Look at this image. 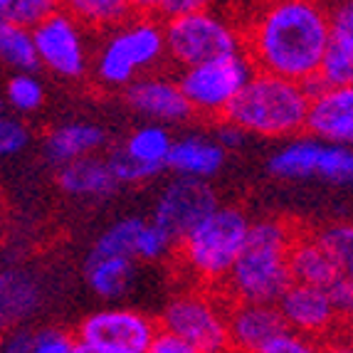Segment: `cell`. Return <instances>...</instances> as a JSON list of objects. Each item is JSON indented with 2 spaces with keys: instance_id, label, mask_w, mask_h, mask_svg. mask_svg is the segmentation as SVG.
Masks as SVG:
<instances>
[{
  "instance_id": "cell-1",
  "label": "cell",
  "mask_w": 353,
  "mask_h": 353,
  "mask_svg": "<svg viewBox=\"0 0 353 353\" xmlns=\"http://www.w3.org/2000/svg\"><path fill=\"white\" fill-rule=\"evenodd\" d=\"M242 28V52L254 72L309 84L331 42L329 8L312 0L259 6Z\"/></svg>"
},
{
  "instance_id": "cell-38",
  "label": "cell",
  "mask_w": 353,
  "mask_h": 353,
  "mask_svg": "<svg viewBox=\"0 0 353 353\" xmlns=\"http://www.w3.org/2000/svg\"><path fill=\"white\" fill-rule=\"evenodd\" d=\"M259 353H321V341H314V339L287 331Z\"/></svg>"
},
{
  "instance_id": "cell-36",
  "label": "cell",
  "mask_w": 353,
  "mask_h": 353,
  "mask_svg": "<svg viewBox=\"0 0 353 353\" xmlns=\"http://www.w3.org/2000/svg\"><path fill=\"white\" fill-rule=\"evenodd\" d=\"M329 20H331V40L353 52V0L331 6Z\"/></svg>"
},
{
  "instance_id": "cell-2",
  "label": "cell",
  "mask_w": 353,
  "mask_h": 353,
  "mask_svg": "<svg viewBox=\"0 0 353 353\" xmlns=\"http://www.w3.org/2000/svg\"><path fill=\"white\" fill-rule=\"evenodd\" d=\"M296 230L287 220L250 223L248 242L218 294L228 304H277L292 284L289 248Z\"/></svg>"
},
{
  "instance_id": "cell-32",
  "label": "cell",
  "mask_w": 353,
  "mask_h": 353,
  "mask_svg": "<svg viewBox=\"0 0 353 353\" xmlns=\"http://www.w3.org/2000/svg\"><path fill=\"white\" fill-rule=\"evenodd\" d=\"M316 240L334 254L341 265H346L353 254V223H334L321 230H314Z\"/></svg>"
},
{
  "instance_id": "cell-39",
  "label": "cell",
  "mask_w": 353,
  "mask_h": 353,
  "mask_svg": "<svg viewBox=\"0 0 353 353\" xmlns=\"http://www.w3.org/2000/svg\"><path fill=\"white\" fill-rule=\"evenodd\" d=\"M201 8H205V3H201V0H161V3H148V6H143V10H146L148 15L159 12V18H163V23H165V20L183 18V15H188V12L201 10Z\"/></svg>"
},
{
  "instance_id": "cell-26",
  "label": "cell",
  "mask_w": 353,
  "mask_h": 353,
  "mask_svg": "<svg viewBox=\"0 0 353 353\" xmlns=\"http://www.w3.org/2000/svg\"><path fill=\"white\" fill-rule=\"evenodd\" d=\"M0 62H6L18 74L20 72L32 74L40 67L35 54V42H32V32L0 20Z\"/></svg>"
},
{
  "instance_id": "cell-21",
  "label": "cell",
  "mask_w": 353,
  "mask_h": 353,
  "mask_svg": "<svg viewBox=\"0 0 353 353\" xmlns=\"http://www.w3.org/2000/svg\"><path fill=\"white\" fill-rule=\"evenodd\" d=\"M321 151V141L304 136V139H292L287 146H282L277 153H272L270 173L282 181H306L316 178V161Z\"/></svg>"
},
{
  "instance_id": "cell-20",
  "label": "cell",
  "mask_w": 353,
  "mask_h": 353,
  "mask_svg": "<svg viewBox=\"0 0 353 353\" xmlns=\"http://www.w3.org/2000/svg\"><path fill=\"white\" fill-rule=\"evenodd\" d=\"M57 183L65 193L77 198H109L119 188L117 178L106 165V159L99 156H89V159L62 165L57 173Z\"/></svg>"
},
{
  "instance_id": "cell-11",
  "label": "cell",
  "mask_w": 353,
  "mask_h": 353,
  "mask_svg": "<svg viewBox=\"0 0 353 353\" xmlns=\"http://www.w3.org/2000/svg\"><path fill=\"white\" fill-rule=\"evenodd\" d=\"M220 205L218 193L208 181L173 178L159 193L151 223L161 228L173 242H181L195 225L205 220Z\"/></svg>"
},
{
  "instance_id": "cell-24",
  "label": "cell",
  "mask_w": 353,
  "mask_h": 353,
  "mask_svg": "<svg viewBox=\"0 0 353 353\" xmlns=\"http://www.w3.org/2000/svg\"><path fill=\"white\" fill-rule=\"evenodd\" d=\"M171 148H173L171 131L161 124H146L131 131L129 139H126L124 146H121V151H124L129 159H134L136 163H143V165H148V168L163 171Z\"/></svg>"
},
{
  "instance_id": "cell-17",
  "label": "cell",
  "mask_w": 353,
  "mask_h": 353,
  "mask_svg": "<svg viewBox=\"0 0 353 353\" xmlns=\"http://www.w3.org/2000/svg\"><path fill=\"white\" fill-rule=\"evenodd\" d=\"M40 282L25 270L0 272V334H12L37 312Z\"/></svg>"
},
{
  "instance_id": "cell-34",
  "label": "cell",
  "mask_w": 353,
  "mask_h": 353,
  "mask_svg": "<svg viewBox=\"0 0 353 353\" xmlns=\"http://www.w3.org/2000/svg\"><path fill=\"white\" fill-rule=\"evenodd\" d=\"M79 341L77 336L67 334L62 329H42L32 334L30 353H77Z\"/></svg>"
},
{
  "instance_id": "cell-6",
  "label": "cell",
  "mask_w": 353,
  "mask_h": 353,
  "mask_svg": "<svg viewBox=\"0 0 353 353\" xmlns=\"http://www.w3.org/2000/svg\"><path fill=\"white\" fill-rule=\"evenodd\" d=\"M165 57L183 70L242 52V28L210 6L163 23Z\"/></svg>"
},
{
  "instance_id": "cell-14",
  "label": "cell",
  "mask_w": 353,
  "mask_h": 353,
  "mask_svg": "<svg viewBox=\"0 0 353 353\" xmlns=\"http://www.w3.org/2000/svg\"><path fill=\"white\" fill-rule=\"evenodd\" d=\"M287 331L277 304H228L230 353H259Z\"/></svg>"
},
{
  "instance_id": "cell-46",
  "label": "cell",
  "mask_w": 353,
  "mask_h": 353,
  "mask_svg": "<svg viewBox=\"0 0 353 353\" xmlns=\"http://www.w3.org/2000/svg\"><path fill=\"white\" fill-rule=\"evenodd\" d=\"M351 331H353V329H351Z\"/></svg>"
},
{
  "instance_id": "cell-22",
  "label": "cell",
  "mask_w": 353,
  "mask_h": 353,
  "mask_svg": "<svg viewBox=\"0 0 353 353\" xmlns=\"http://www.w3.org/2000/svg\"><path fill=\"white\" fill-rule=\"evenodd\" d=\"M65 8L82 28L109 30V32L134 20L143 10L141 6L126 3V0H72Z\"/></svg>"
},
{
  "instance_id": "cell-29",
  "label": "cell",
  "mask_w": 353,
  "mask_h": 353,
  "mask_svg": "<svg viewBox=\"0 0 353 353\" xmlns=\"http://www.w3.org/2000/svg\"><path fill=\"white\" fill-rule=\"evenodd\" d=\"M6 99L8 104L20 114L37 112L45 104V87L35 74H12L10 82L6 87Z\"/></svg>"
},
{
  "instance_id": "cell-16",
  "label": "cell",
  "mask_w": 353,
  "mask_h": 353,
  "mask_svg": "<svg viewBox=\"0 0 353 353\" xmlns=\"http://www.w3.org/2000/svg\"><path fill=\"white\" fill-rule=\"evenodd\" d=\"M289 274L292 282L329 289L343 277V265L316 240L314 232H296L289 248Z\"/></svg>"
},
{
  "instance_id": "cell-15",
  "label": "cell",
  "mask_w": 353,
  "mask_h": 353,
  "mask_svg": "<svg viewBox=\"0 0 353 353\" xmlns=\"http://www.w3.org/2000/svg\"><path fill=\"white\" fill-rule=\"evenodd\" d=\"M124 99L139 117L148 119L151 124H181L193 117V109L183 97L178 82L165 77H139L126 87Z\"/></svg>"
},
{
  "instance_id": "cell-44",
  "label": "cell",
  "mask_w": 353,
  "mask_h": 353,
  "mask_svg": "<svg viewBox=\"0 0 353 353\" xmlns=\"http://www.w3.org/2000/svg\"><path fill=\"white\" fill-rule=\"evenodd\" d=\"M77 353H117V351H109V348H99V346H87V343H79Z\"/></svg>"
},
{
  "instance_id": "cell-12",
  "label": "cell",
  "mask_w": 353,
  "mask_h": 353,
  "mask_svg": "<svg viewBox=\"0 0 353 353\" xmlns=\"http://www.w3.org/2000/svg\"><path fill=\"white\" fill-rule=\"evenodd\" d=\"M284 324L292 334L306 336L314 341H326L339 329H343L334 312L331 296L326 289L292 282L277 301Z\"/></svg>"
},
{
  "instance_id": "cell-28",
  "label": "cell",
  "mask_w": 353,
  "mask_h": 353,
  "mask_svg": "<svg viewBox=\"0 0 353 353\" xmlns=\"http://www.w3.org/2000/svg\"><path fill=\"white\" fill-rule=\"evenodd\" d=\"M54 10H57V3L52 0H0V20L25 28L30 32Z\"/></svg>"
},
{
  "instance_id": "cell-19",
  "label": "cell",
  "mask_w": 353,
  "mask_h": 353,
  "mask_svg": "<svg viewBox=\"0 0 353 353\" xmlns=\"http://www.w3.org/2000/svg\"><path fill=\"white\" fill-rule=\"evenodd\" d=\"M106 146V131L89 121H72V124L54 126L45 139V156L54 165H70L94 156Z\"/></svg>"
},
{
  "instance_id": "cell-35",
  "label": "cell",
  "mask_w": 353,
  "mask_h": 353,
  "mask_svg": "<svg viewBox=\"0 0 353 353\" xmlns=\"http://www.w3.org/2000/svg\"><path fill=\"white\" fill-rule=\"evenodd\" d=\"M30 143V131L20 119L0 117V159H10Z\"/></svg>"
},
{
  "instance_id": "cell-23",
  "label": "cell",
  "mask_w": 353,
  "mask_h": 353,
  "mask_svg": "<svg viewBox=\"0 0 353 353\" xmlns=\"http://www.w3.org/2000/svg\"><path fill=\"white\" fill-rule=\"evenodd\" d=\"M87 282L97 296L106 301H117L129 294L134 284V259L104 257L87 259Z\"/></svg>"
},
{
  "instance_id": "cell-31",
  "label": "cell",
  "mask_w": 353,
  "mask_h": 353,
  "mask_svg": "<svg viewBox=\"0 0 353 353\" xmlns=\"http://www.w3.org/2000/svg\"><path fill=\"white\" fill-rule=\"evenodd\" d=\"M173 248H176V242L165 235L161 228H156L151 220H146V225H143L141 232H139L134 259H141V262H159L165 254H171Z\"/></svg>"
},
{
  "instance_id": "cell-10",
  "label": "cell",
  "mask_w": 353,
  "mask_h": 353,
  "mask_svg": "<svg viewBox=\"0 0 353 353\" xmlns=\"http://www.w3.org/2000/svg\"><path fill=\"white\" fill-rule=\"evenodd\" d=\"M159 324L139 309L109 306L89 314L77 329V341L117 353H146Z\"/></svg>"
},
{
  "instance_id": "cell-8",
  "label": "cell",
  "mask_w": 353,
  "mask_h": 353,
  "mask_svg": "<svg viewBox=\"0 0 353 353\" xmlns=\"http://www.w3.org/2000/svg\"><path fill=\"white\" fill-rule=\"evenodd\" d=\"M252 74L254 67L250 65L245 52H240L183 70L178 77V87L193 112L223 119Z\"/></svg>"
},
{
  "instance_id": "cell-30",
  "label": "cell",
  "mask_w": 353,
  "mask_h": 353,
  "mask_svg": "<svg viewBox=\"0 0 353 353\" xmlns=\"http://www.w3.org/2000/svg\"><path fill=\"white\" fill-rule=\"evenodd\" d=\"M316 178L329 183H353V148L321 143L316 161Z\"/></svg>"
},
{
  "instance_id": "cell-40",
  "label": "cell",
  "mask_w": 353,
  "mask_h": 353,
  "mask_svg": "<svg viewBox=\"0 0 353 353\" xmlns=\"http://www.w3.org/2000/svg\"><path fill=\"white\" fill-rule=\"evenodd\" d=\"M146 353H195V351L188 346V343L183 341V339H178L176 334L159 329L156 331V336H153V341H151V346H148Z\"/></svg>"
},
{
  "instance_id": "cell-4",
  "label": "cell",
  "mask_w": 353,
  "mask_h": 353,
  "mask_svg": "<svg viewBox=\"0 0 353 353\" xmlns=\"http://www.w3.org/2000/svg\"><path fill=\"white\" fill-rule=\"evenodd\" d=\"M250 232L248 215L235 205H218L178 242L183 270L208 292H220L230 270L245 250Z\"/></svg>"
},
{
  "instance_id": "cell-41",
  "label": "cell",
  "mask_w": 353,
  "mask_h": 353,
  "mask_svg": "<svg viewBox=\"0 0 353 353\" xmlns=\"http://www.w3.org/2000/svg\"><path fill=\"white\" fill-rule=\"evenodd\" d=\"M215 143H218L225 153L235 151V148H240L242 143H245V134H242L237 126H232L230 121L223 119V124H220L218 131H215Z\"/></svg>"
},
{
  "instance_id": "cell-9",
  "label": "cell",
  "mask_w": 353,
  "mask_h": 353,
  "mask_svg": "<svg viewBox=\"0 0 353 353\" xmlns=\"http://www.w3.org/2000/svg\"><path fill=\"white\" fill-rule=\"evenodd\" d=\"M35 54L45 70L62 79H79L89 67L87 37L84 28L77 23V18L65 6H57V10L45 18L32 30Z\"/></svg>"
},
{
  "instance_id": "cell-7",
  "label": "cell",
  "mask_w": 353,
  "mask_h": 353,
  "mask_svg": "<svg viewBox=\"0 0 353 353\" xmlns=\"http://www.w3.org/2000/svg\"><path fill=\"white\" fill-rule=\"evenodd\" d=\"M159 329L171 331L195 353H230L228 301L218 292L193 289L173 296L161 312Z\"/></svg>"
},
{
  "instance_id": "cell-45",
  "label": "cell",
  "mask_w": 353,
  "mask_h": 353,
  "mask_svg": "<svg viewBox=\"0 0 353 353\" xmlns=\"http://www.w3.org/2000/svg\"><path fill=\"white\" fill-rule=\"evenodd\" d=\"M343 277H346L348 282L353 284V254H351V257H348L346 265H343Z\"/></svg>"
},
{
  "instance_id": "cell-18",
  "label": "cell",
  "mask_w": 353,
  "mask_h": 353,
  "mask_svg": "<svg viewBox=\"0 0 353 353\" xmlns=\"http://www.w3.org/2000/svg\"><path fill=\"white\" fill-rule=\"evenodd\" d=\"M225 156L228 153L215 143V139H208L203 134H188L173 139L165 168H171L178 178L208 181L225 165Z\"/></svg>"
},
{
  "instance_id": "cell-33",
  "label": "cell",
  "mask_w": 353,
  "mask_h": 353,
  "mask_svg": "<svg viewBox=\"0 0 353 353\" xmlns=\"http://www.w3.org/2000/svg\"><path fill=\"white\" fill-rule=\"evenodd\" d=\"M106 165H109L112 176L117 178V183H146L161 173V171H156V168L136 163V161L129 159L121 148H114V151L106 156Z\"/></svg>"
},
{
  "instance_id": "cell-25",
  "label": "cell",
  "mask_w": 353,
  "mask_h": 353,
  "mask_svg": "<svg viewBox=\"0 0 353 353\" xmlns=\"http://www.w3.org/2000/svg\"><path fill=\"white\" fill-rule=\"evenodd\" d=\"M146 225V220L141 218H121L114 225L101 232L97 237V242L92 245L89 259H104V257H124L134 259L136 242H139V232Z\"/></svg>"
},
{
  "instance_id": "cell-37",
  "label": "cell",
  "mask_w": 353,
  "mask_h": 353,
  "mask_svg": "<svg viewBox=\"0 0 353 353\" xmlns=\"http://www.w3.org/2000/svg\"><path fill=\"white\" fill-rule=\"evenodd\" d=\"M331 304H334V312L341 321L343 329H353V284L346 277H341L339 282H334L329 289Z\"/></svg>"
},
{
  "instance_id": "cell-3",
  "label": "cell",
  "mask_w": 353,
  "mask_h": 353,
  "mask_svg": "<svg viewBox=\"0 0 353 353\" xmlns=\"http://www.w3.org/2000/svg\"><path fill=\"white\" fill-rule=\"evenodd\" d=\"M309 99L312 94L304 84L254 72L223 119L237 126L245 136L257 134L265 139L296 136L306 126Z\"/></svg>"
},
{
  "instance_id": "cell-42",
  "label": "cell",
  "mask_w": 353,
  "mask_h": 353,
  "mask_svg": "<svg viewBox=\"0 0 353 353\" xmlns=\"http://www.w3.org/2000/svg\"><path fill=\"white\" fill-rule=\"evenodd\" d=\"M321 353H353V331L339 329L326 341H321Z\"/></svg>"
},
{
  "instance_id": "cell-43",
  "label": "cell",
  "mask_w": 353,
  "mask_h": 353,
  "mask_svg": "<svg viewBox=\"0 0 353 353\" xmlns=\"http://www.w3.org/2000/svg\"><path fill=\"white\" fill-rule=\"evenodd\" d=\"M30 343H32V334L18 329L6 336V341L0 343V353H30Z\"/></svg>"
},
{
  "instance_id": "cell-13",
  "label": "cell",
  "mask_w": 353,
  "mask_h": 353,
  "mask_svg": "<svg viewBox=\"0 0 353 353\" xmlns=\"http://www.w3.org/2000/svg\"><path fill=\"white\" fill-rule=\"evenodd\" d=\"M304 131L329 146L353 148V87H312Z\"/></svg>"
},
{
  "instance_id": "cell-27",
  "label": "cell",
  "mask_w": 353,
  "mask_h": 353,
  "mask_svg": "<svg viewBox=\"0 0 353 353\" xmlns=\"http://www.w3.org/2000/svg\"><path fill=\"white\" fill-rule=\"evenodd\" d=\"M306 89L312 87H326V89H336V87H353V52L346 50L343 45L331 40L326 54L321 59L316 72V79L309 84H304Z\"/></svg>"
},
{
  "instance_id": "cell-5",
  "label": "cell",
  "mask_w": 353,
  "mask_h": 353,
  "mask_svg": "<svg viewBox=\"0 0 353 353\" xmlns=\"http://www.w3.org/2000/svg\"><path fill=\"white\" fill-rule=\"evenodd\" d=\"M163 57V23L141 10L134 20L106 35L94 57V77L104 87H129L141 72L156 67Z\"/></svg>"
}]
</instances>
